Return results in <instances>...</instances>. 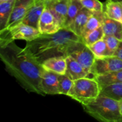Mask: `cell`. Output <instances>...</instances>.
I'll use <instances>...</instances> for the list:
<instances>
[{"label":"cell","mask_w":122,"mask_h":122,"mask_svg":"<svg viewBox=\"0 0 122 122\" xmlns=\"http://www.w3.org/2000/svg\"><path fill=\"white\" fill-rule=\"evenodd\" d=\"M80 1H81V0H80Z\"/></svg>","instance_id":"33"},{"label":"cell","mask_w":122,"mask_h":122,"mask_svg":"<svg viewBox=\"0 0 122 122\" xmlns=\"http://www.w3.org/2000/svg\"><path fill=\"white\" fill-rule=\"evenodd\" d=\"M102 27L105 35L113 36L122 40V23L110 19L104 14Z\"/></svg>","instance_id":"15"},{"label":"cell","mask_w":122,"mask_h":122,"mask_svg":"<svg viewBox=\"0 0 122 122\" xmlns=\"http://www.w3.org/2000/svg\"><path fill=\"white\" fill-rule=\"evenodd\" d=\"M104 35H105L104 33L102 27L100 26L98 28L91 31L87 35H86L82 38V40L86 45L89 46V45L95 43L96 42L103 39Z\"/></svg>","instance_id":"24"},{"label":"cell","mask_w":122,"mask_h":122,"mask_svg":"<svg viewBox=\"0 0 122 122\" xmlns=\"http://www.w3.org/2000/svg\"><path fill=\"white\" fill-rule=\"evenodd\" d=\"M88 46H89L91 50L92 51L96 58L112 56V54L108 50L107 44L104 39H101Z\"/></svg>","instance_id":"23"},{"label":"cell","mask_w":122,"mask_h":122,"mask_svg":"<svg viewBox=\"0 0 122 122\" xmlns=\"http://www.w3.org/2000/svg\"><path fill=\"white\" fill-rule=\"evenodd\" d=\"M0 58L7 71L27 92L45 95L41 86L44 69L26 48L14 41L0 45Z\"/></svg>","instance_id":"1"},{"label":"cell","mask_w":122,"mask_h":122,"mask_svg":"<svg viewBox=\"0 0 122 122\" xmlns=\"http://www.w3.org/2000/svg\"><path fill=\"white\" fill-rule=\"evenodd\" d=\"M122 70V60L116 56H112L100 58H95L92 67L91 75L93 77Z\"/></svg>","instance_id":"6"},{"label":"cell","mask_w":122,"mask_h":122,"mask_svg":"<svg viewBox=\"0 0 122 122\" xmlns=\"http://www.w3.org/2000/svg\"><path fill=\"white\" fill-rule=\"evenodd\" d=\"M40 35L38 29L20 22L10 28L0 30V45L17 39L30 41Z\"/></svg>","instance_id":"5"},{"label":"cell","mask_w":122,"mask_h":122,"mask_svg":"<svg viewBox=\"0 0 122 122\" xmlns=\"http://www.w3.org/2000/svg\"><path fill=\"white\" fill-rule=\"evenodd\" d=\"M104 18V12L97 11L92 12L91 16L89 17L83 31L82 35V39L91 31L102 26Z\"/></svg>","instance_id":"19"},{"label":"cell","mask_w":122,"mask_h":122,"mask_svg":"<svg viewBox=\"0 0 122 122\" xmlns=\"http://www.w3.org/2000/svg\"><path fill=\"white\" fill-rule=\"evenodd\" d=\"M114 1H118V2H119V3H120V4L122 5V0H114Z\"/></svg>","instance_id":"31"},{"label":"cell","mask_w":122,"mask_h":122,"mask_svg":"<svg viewBox=\"0 0 122 122\" xmlns=\"http://www.w3.org/2000/svg\"><path fill=\"white\" fill-rule=\"evenodd\" d=\"M92 13V12L85 7H83V8L80 11L79 13L75 18L73 21L66 29L71 30L76 35L81 38L85 26Z\"/></svg>","instance_id":"13"},{"label":"cell","mask_w":122,"mask_h":122,"mask_svg":"<svg viewBox=\"0 0 122 122\" xmlns=\"http://www.w3.org/2000/svg\"><path fill=\"white\" fill-rule=\"evenodd\" d=\"M70 0H53L46 5V7L56 17L64 28L67 15Z\"/></svg>","instance_id":"11"},{"label":"cell","mask_w":122,"mask_h":122,"mask_svg":"<svg viewBox=\"0 0 122 122\" xmlns=\"http://www.w3.org/2000/svg\"><path fill=\"white\" fill-rule=\"evenodd\" d=\"M73 81L66 75H60L59 76V91L60 95H69L71 89Z\"/></svg>","instance_id":"25"},{"label":"cell","mask_w":122,"mask_h":122,"mask_svg":"<svg viewBox=\"0 0 122 122\" xmlns=\"http://www.w3.org/2000/svg\"><path fill=\"white\" fill-rule=\"evenodd\" d=\"M113 56H116V57H118V58L122 60V40L120 41L119 46H118L117 50H116L115 52L114 53Z\"/></svg>","instance_id":"28"},{"label":"cell","mask_w":122,"mask_h":122,"mask_svg":"<svg viewBox=\"0 0 122 122\" xmlns=\"http://www.w3.org/2000/svg\"><path fill=\"white\" fill-rule=\"evenodd\" d=\"M83 7V5L80 0H70L67 15L64 28H67L69 27Z\"/></svg>","instance_id":"22"},{"label":"cell","mask_w":122,"mask_h":122,"mask_svg":"<svg viewBox=\"0 0 122 122\" xmlns=\"http://www.w3.org/2000/svg\"><path fill=\"white\" fill-rule=\"evenodd\" d=\"M104 12L108 17L122 23V6L118 1L106 0Z\"/></svg>","instance_id":"17"},{"label":"cell","mask_w":122,"mask_h":122,"mask_svg":"<svg viewBox=\"0 0 122 122\" xmlns=\"http://www.w3.org/2000/svg\"><path fill=\"white\" fill-rule=\"evenodd\" d=\"M101 95L120 101L122 100V83H114L101 88Z\"/></svg>","instance_id":"21"},{"label":"cell","mask_w":122,"mask_h":122,"mask_svg":"<svg viewBox=\"0 0 122 122\" xmlns=\"http://www.w3.org/2000/svg\"><path fill=\"white\" fill-rule=\"evenodd\" d=\"M11 1V0H0V2H5V1Z\"/></svg>","instance_id":"32"},{"label":"cell","mask_w":122,"mask_h":122,"mask_svg":"<svg viewBox=\"0 0 122 122\" xmlns=\"http://www.w3.org/2000/svg\"><path fill=\"white\" fill-rule=\"evenodd\" d=\"M94 77L98 81L101 88L114 83H122V70L97 75Z\"/></svg>","instance_id":"18"},{"label":"cell","mask_w":122,"mask_h":122,"mask_svg":"<svg viewBox=\"0 0 122 122\" xmlns=\"http://www.w3.org/2000/svg\"><path fill=\"white\" fill-rule=\"evenodd\" d=\"M67 62V69L66 75L69 76L71 80L79 79L83 77H88L89 73L73 57L68 56L66 57Z\"/></svg>","instance_id":"12"},{"label":"cell","mask_w":122,"mask_h":122,"mask_svg":"<svg viewBox=\"0 0 122 122\" xmlns=\"http://www.w3.org/2000/svg\"><path fill=\"white\" fill-rule=\"evenodd\" d=\"M103 39L106 42L108 50L112 54V56H113L116 50H117L119 46L120 41L116 37L108 35H104Z\"/></svg>","instance_id":"27"},{"label":"cell","mask_w":122,"mask_h":122,"mask_svg":"<svg viewBox=\"0 0 122 122\" xmlns=\"http://www.w3.org/2000/svg\"><path fill=\"white\" fill-rule=\"evenodd\" d=\"M34 4V0H15L13 11L5 29L10 28L21 22L30 8Z\"/></svg>","instance_id":"10"},{"label":"cell","mask_w":122,"mask_h":122,"mask_svg":"<svg viewBox=\"0 0 122 122\" xmlns=\"http://www.w3.org/2000/svg\"><path fill=\"white\" fill-rule=\"evenodd\" d=\"M83 7L91 12L104 11V5L99 0H81Z\"/></svg>","instance_id":"26"},{"label":"cell","mask_w":122,"mask_h":122,"mask_svg":"<svg viewBox=\"0 0 122 122\" xmlns=\"http://www.w3.org/2000/svg\"><path fill=\"white\" fill-rule=\"evenodd\" d=\"M45 70L52 71L58 75H65L67 69L66 57H56L48 58L42 63Z\"/></svg>","instance_id":"14"},{"label":"cell","mask_w":122,"mask_h":122,"mask_svg":"<svg viewBox=\"0 0 122 122\" xmlns=\"http://www.w3.org/2000/svg\"><path fill=\"white\" fill-rule=\"evenodd\" d=\"M15 0L0 2V30L7 27Z\"/></svg>","instance_id":"20"},{"label":"cell","mask_w":122,"mask_h":122,"mask_svg":"<svg viewBox=\"0 0 122 122\" xmlns=\"http://www.w3.org/2000/svg\"><path fill=\"white\" fill-rule=\"evenodd\" d=\"M60 75L44 69L41 77V86L44 95H58Z\"/></svg>","instance_id":"9"},{"label":"cell","mask_w":122,"mask_h":122,"mask_svg":"<svg viewBox=\"0 0 122 122\" xmlns=\"http://www.w3.org/2000/svg\"><path fill=\"white\" fill-rule=\"evenodd\" d=\"M53 0H34L35 4H46Z\"/></svg>","instance_id":"29"},{"label":"cell","mask_w":122,"mask_h":122,"mask_svg":"<svg viewBox=\"0 0 122 122\" xmlns=\"http://www.w3.org/2000/svg\"><path fill=\"white\" fill-rule=\"evenodd\" d=\"M62 28L60 23L50 10L45 7L41 14L38 29L41 34H52Z\"/></svg>","instance_id":"8"},{"label":"cell","mask_w":122,"mask_h":122,"mask_svg":"<svg viewBox=\"0 0 122 122\" xmlns=\"http://www.w3.org/2000/svg\"><path fill=\"white\" fill-rule=\"evenodd\" d=\"M70 56L80 63L90 75L96 58L89 46L86 45L83 41L81 42Z\"/></svg>","instance_id":"7"},{"label":"cell","mask_w":122,"mask_h":122,"mask_svg":"<svg viewBox=\"0 0 122 122\" xmlns=\"http://www.w3.org/2000/svg\"><path fill=\"white\" fill-rule=\"evenodd\" d=\"M100 94L101 87L98 81L94 77H85L73 81L68 96L82 105H85L94 101Z\"/></svg>","instance_id":"4"},{"label":"cell","mask_w":122,"mask_h":122,"mask_svg":"<svg viewBox=\"0 0 122 122\" xmlns=\"http://www.w3.org/2000/svg\"><path fill=\"white\" fill-rule=\"evenodd\" d=\"M119 107H120V114L122 115V100L119 101Z\"/></svg>","instance_id":"30"},{"label":"cell","mask_w":122,"mask_h":122,"mask_svg":"<svg viewBox=\"0 0 122 122\" xmlns=\"http://www.w3.org/2000/svg\"><path fill=\"white\" fill-rule=\"evenodd\" d=\"M84 110L99 121L122 122L119 101L100 94L94 101L82 105Z\"/></svg>","instance_id":"3"},{"label":"cell","mask_w":122,"mask_h":122,"mask_svg":"<svg viewBox=\"0 0 122 122\" xmlns=\"http://www.w3.org/2000/svg\"><path fill=\"white\" fill-rule=\"evenodd\" d=\"M83 41L82 38L66 28H61L52 34H41L35 39L26 42V48L42 64L48 58L66 57Z\"/></svg>","instance_id":"2"},{"label":"cell","mask_w":122,"mask_h":122,"mask_svg":"<svg viewBox=\"0 0 122 122\" xmlns=\"http://www.w3.org/2000/svg\"><path fill=\"white\" fill-rule=\"evenodd\" d=\"M45 7V4H34L30 8L21 22L38 29L39 19Z\"/></svg>","instance_id":"16"}]
</instances>
